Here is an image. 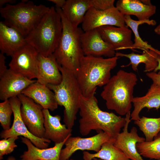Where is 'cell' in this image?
<instances>
[{
	"mask_svg": "<svg viewBox=\"0 0 160 160\" xmlns=\"http://www.w3.org/2000/svg\"><path fill=\"white\" fill-rule=\"evenodd\" d=\"M79 111V129L82 136L95 130L98 133L103 131L115 138L126 122L125 117L101 110L95 94L88 97L81 95Z\"/></svg>",
	"mask_w": 160,
	"mask_h": 160,
	"instance_id": "1",
	"label": "cell"
},
{
	"mask_svg": "<svg viewBox=\"0 0 160 160\" xmlns=\"http://www.w3.org/2000/svg\"><path fill=\"white\" fill-rule=\"evenodd\" d=\"M119 57H83L76 76L83 96L88 97L95 94L98 87L107 83L111 77V71L116 66Z\"/></svg>",
	"mask_w": 160,
	"mask_h": 160,
	"instance_id": "2",
	"label": "cell"
},
{
	"mask_svg": "<svg viewBox=\"0 0 160 160\" xmlns=\"http://www.w3.org/2000/svg\"><path fill=\"white\" fill-rule=\"evenodd\" d=\"M137 80L135 74L122 70L111 77L100 94L107 108L121 116L131 112L134 89Z\"/></svg>",
	"mask_w": 160,
	"mask_h": 160,
	"instance_id": "3",
	"label": "cell"
},
{
	"mask_svg": "<svg viewBox=\"0 0 160 160\" xmlns=\"http://www.w3.org/2000/svg\"><path fill=\"white\" fill-rule=\"evenodd\" d=\"M55 8L61 19L63 31L59 44L52 55L59 65L70 71L76 76L84 56L81 41V35L84 31L70 23L61 8Z\"/></svg>",
	"mask_w": 160,
	"mask_h": 160,
	"instance_id": "4",
	"label": "cell"
},
{
	"mask_svg": "<svg viewBox=\"0 0 160 160\" xmlns=\"http://www.w3.org/2000/svg\"><path fill=\"white\" fill-rule=\"evenodd\" d=\"M62 31L60 15L55 8L52 6L25 38L27 43L35 48L39 54L48 57L57 48Z\"/></svg>",
	"mask_w": 160,
	"mask_h": 160,
	"instance_id": "5",
	"label": "cell"
},
{
	"mask_svg": "<svg viewBox=\"0 0 160 160\" xmlns=\"http://www.w3.org/2000/svg\"><path fill=\"white\" fill-rule=\"evenodd\" d=\"M62 79L58 84L46 86L54 93L58 105L64 108L63 121L67 127L72 129L79 110L81 91L75 74L58 65Z\"/></svg>",
	"mask_w": 160,
	"mask_h": 160,
	"instance_id": "6",
	"label": "cell"
},
{
	"mask_svg": "<svg viewBox=\"0 0 160 160\" xmlns=\"http://www.w3.org/2000/svg\"><path fill=\"white\" fill-rule=\"evenodd\" d=\"M49 9L45 5H36L28 1L15 4H6L0 8V13L6 24L18 31L25 38Z\"/></svg>",
	"mask_w": 160,
	"mask_h": 160,
	"instance_id": "7",
	"label": "cell"
},
{
	"mask_svg": "<svg viewBox=\"0 0 160 160\" xmlns=\"http://www.w3.org/2000/svg\"><path fill=\"white\" fill-rule=\"evenodd\" d=\"M39 53L27 43L16 51L12 57L9 68L30 79H38V58Z\"/></svg>",
	"mask_w": 160,
	"mask_h": 160,
	"instance_id": "8",
	"label": "cell"
},
{
	"mask_svg": "<svg viewBox=\"0 0 160 160\" xmlns=\"http://www.w3.org/2000/svg\"><path fill=\"white\" fill-rule=\"evenodd\" d=\"M9 100L13 110V122L9 129L4 130L1 132V137L7 139L11 137L22 136L29 140L38 148L41 149L47 148L51 140L34 136L29 131L23 121L21 114V103L19 98L17 97H15Z\"/></svg>",
	"mask_w": 160,
	"mask_h": 160,
	"instance_id": "9",
	"label": "cell"
},
{
	"mask_svg": "<svg viewBox=\"0 0 160 160\" xmlns=\"http://www.w3.org/2000/svg\"><path fill=\"white\" fill-rule=\"evenodd\" d=\"M17 97L21 103L20 111L22 119L28 130L34 136L44 138L45 129L43 108L22 93Z\"/></svg>",
	"mask_w": 160,
	"mask_h": 160,
	"instance_id": "10",
	"label": "cell"
},
{
	"mask_svg": "<svg viewBox=\"0 0 160 160\" xmlns=\"http://www.w3.org/2000/svg\"><path fill=\"white\" fill-rule=\"evenodd\" d=\"M106 25L127 27L125 22L124 15L116 7L103 11L98 10L92 7L86 12L81 27L85 32Z\"/></svg>",
	"mask_w": 160,
	"mask_h": 160,
	"instance_id": "11",
	"label": "cell"
},
{
	"mask_svg": "<svg viewBox=\"0 0 160 160\" xmlns=\"http://www.w3.org/2000/svg\"><path fill=\"white\" fill-rule=\"evenodd\" d=\"M115 139L103 131L88 138L70 136L65 142V147L61 150L60 160H68L75 152L78 150L93 151L98 152L104 143L114 141Z\"/></svg>",
	"mask_w": 160,
	"mask_h": 160,
	"instance_id": "12",
	"label": "cell"
},
{
	"mask_svg": "<svg viewBox=\"0 0 160 160\" xmlns=\"http://www.w3.org/2000/svg\"><path fill=\"white\" fill-rule=\"evenodd\" d=\"M131 112L126 115V122L123 131L115 138L114 145L121 151L131 160H145L138 152L136 145L138 143L145 141V138L140 137L136 128L133 127L130 132L128 131L129 124L131 121Z\"/></svg>",
	"mask_w": 160,
	"mask_h": 160,
	"instance_id": "13",
	"label": "cell"
},
{
	"mask_svg": "<svg viewBox=\"0 0 160 160\" xmlns=\"http://www.w3.org/2000/svg\"><path fill=\"white\" fill-rule=\"evenodd\" d=\"M84 55L95 57H114L116 51L101 38L96 28L84 32L81 36Z\"/></svg>",
	"mask_w": 160,
	"mask_h": 160,
	"instance_id": "14",
	"label": "cell"
},
{
	"mask_svg": "<svg viewBox=\"0 0 160 160\" xmlns=\"http://www.w3.org/2000/svg\"><path fill=\"white\" fill-rule=\"evenodd\" d=\"M0 99L4 101L17 96L37 80L30 79L9 68L0 77Z\"/></svg>",
	"mask_w": 160,
	"mask_h": 160,
	"instance_id": "15",
	"label": "cell"
},
{
	"mask_svg": "<svg viewBox=\"0 0 160 160\" xmlns=\"http://www.w3.org/2000/svg\"><path fill=\"white\" fill-rule=\"evenodd\" d=\"M103 40L115 51L132 49V31L128 27L106 25L96 28Z\"/></svg>",
	"mask_w": 160,
	"mask_h": 160,
	"instance_id": "16",
	"label": "cell"
},
{
	"mask_svg": "<svg viewBox=\"0 0 160 160\" xmlns=\"http://www.w3.org/2000/svg\"><path fill=\"white\" fill-rule=\"evenodd\" d=\"M43 111L44 119V138L55 143L62 142L71 136L72 129L68 128L65 124H61L60 116H52L47 109H43Z\"/></svg>",
	"mask_w": 160,
	"mask_h": 160,
	"instance_id": "17",
	"label": "cell"
},
{
	"mask_svg": "<svg viewBox=\"0 0 160 160\" xmlns=\"http://www.w3.org/2000/svg\"><path fill=\"white\" fill-rule=\"evenodd\" d=\"M27 43L18 31L0 22V50L1 53L12 57L18 50Z\"/></svg>",
	"mask_w": 160,
	"mask_h": 160,
	"instance_id": "18",
	"label": "cell"
},
{
	"mask_svg": "<svg viewBox=\"0 0 160 160\" xmlns=\"http://www.w3.org/2000/svg\"><path fill=\"white\" fill-rule=\"evenodd\" d=\"M38 67L39 76L37 81L46 85H56L60 83L62 75L58 64L52 55L45 57L39 54Z\"/></svg>",
	"mask_w": 160,
	"mask_h": 160,
	"instance_id": "19",
	"label": "cell"
},
{
	"mask_svg": "<svg viewBox=\"0 0 160 160\" xmlns=\"http://www.w3.org/2000/svg\"><path fill=\"white\" fill-rule=\"evenodd\" d=\"M21 93L32 99L43 109L53 111L57 108L53 92L46 85L37 81L28 86Z\"/></svg>",
	"mask_w": 160,
	"mask_h": 160,
	"instance_id": "20",
	"label": "cell"
},
{
	"mask_svg": "<svg viewBox=\"0 0 160 160\" xmlns=\"http://www.w3.org/2000/svg\"><path fill=\"white\" fill-rule=\"evenodd\" d=\"M68 138L62 142L55 143L52 147L41 149L35 146L28 139L22 137V142L26 145L28 149L20 157L22 160H60L61 150Z\"/></svg>",
	"mask_w": 160,
	"mask_h": 160,
	"instance_id": "21",
	"label": "cell"
},
{
	"mask_svg": "<svg viewBox=\"0 0 160 160\" xmlns=\"http://www.w3.org/2000/svg\"><path fill=\"white\" fill-rule=\"evenodd\" d=\"M116 7L124 15H134L139 20L149 19L156 9L155 6L145 5L139 0H119Z\"/></svg>",
	"mask_w": 160,
	"mask_h": 160,
	"instance_id": "22",
	"label": "cell"
},
{
	"mask_svg": "<svg viewBox=\"0 0 160 160\" xmlns=\"http://www.w3.org/2000/svg\"><path fill=\"white\" fill-rule=\"evenodd\" d=\"M132 103L134 109L131 113L130 119L134 121L140 118V113L144 108L158 110L160 108V88L152 83L145 95L134 97Z\"/></svg>",
	"mask_w": 160,
	"mask_h": 160,
	"instance_id": "23",
	"label": "cell"
},
{
	"mask_svg": "<svg viewBox=\"0 0 160 160\" xmlns=\"http://www.w3.org/2000/svg\"><path fill=\"white\" fill-rule=\"evenodd\" d=\"M124 57L128 58L130 62L127 65L122 66L125 67L131 65L132 68L134 71L137 70L139 65L141 63L145 64L144 72L148 73L152 71L155 70L158 64V60L160 58V50L150 49L143 52L142 54H139L132 52L129 54H124L116 52L115 56Z\"/></svg>",
	"mask_w": 160,
	"mask_h": 160,
	"instance_id": "24",
	"label": "cell"
},
{
	"mask_svg": "<svg viewBox=\"0 0 160 160\" xmlns=\"http://www.w3.org/2000/svg\"><path fill=\"white\" fill-rule=\"evenodd\" d=\"M92 7L91 0H67L62 9L70 23L78 27L82 23L86 12Z\"/></svg>",
	"mask_w": 160,
	"mask_h": 160,
	"instance_id": "25",
	"label": "cell"
},
{
	"mask_svg": "<svg viewBox=\"0 0 160 160\" xmlns=\"http://www.w3.org/2000/svg\"><path fill=\"white\" fill-rule=\"evenodd\" d=\"M114 140L104 143L100 151L96 153H92L88 151H84L83 160H92L96 158L103 160H130L123 152L114 145Z\"/></svg>",
	"mask_w": 160,
	"mask_h": 160,
	"instance_id": "26",
	"label": "cell"
},
{
	"mask_svg": "<svg viewBox=\"0 0 160 160\" xmlns=\"http://www.w3.org/2000/svg\"><path fill=\"white\" fill-rule=\"evenodd\" d=\"M124 19L126 25L130 28L134 35V43L132 47V50L138 49L142 50L143 52H145L150 49H156L141 39L138 31L139 26L143 24H147L152 26L155 25L156 24L155 20L150 19L135 20L132 19L131 16L129 15H124Z\"/></svg>",
	"mask_w": 160,
	"mask_h": 160,
	"instance_id": "27",
	"label": "cell"
},
{
	"mask_svg": "<svg viewBox=\"0 0 160 160\" xmlns=\"http://www.w3.org/2000/svg\"><path fill=\"white\" fill-rule=\"evenodd\" d=\"M134 123L143 132L146 141H152L160 132V117L153 118L143 116L134 121Z\"/></svg>",
	"mask_w": 160,
	"mask_h": 160,
	"instance_id": "28",
	"label": "cell"
},
{
	"mask_svg": "<svg viewBox=\"0 0 160 160\" xmlns=\"http://www.w3.org/2000/svg\"><path fill=\"white\" fill-rule=\"evenodd\" d=\"M136 148L141 156L160 160V132L152 141H145L137 143Z\"/></svg>",
	"mask_w": 160,
	"mask_h": 160,
	"instance_id": "29",
	"label": "cell"
},
{
	"mask_svg": "<svg viewBox=\"0 0 160 160\" xmlns=\"http://www.w3.org/2000/svg\"><path fill=\"white\" fill-rule=\"evenodd\" d=\"M13 113L9 100L0 103V123L4 130L10 128L11 116Z\"/></svg>",
	"mask_w": 160,
	"mask_h": 160,
	"instance_id": "30",
	"label": "cell"
},
{
	"mask_svg": "<svg viewBox=\"0 0 160 160\" xmlns=\"http://www.w3.org/2000/svg\"><path fill=\"white\" fill-rule=\"evenodd\" d=\"M18 138V137L4 138L0 141V159L3 158V156L12 153L17 147L15 141Z\"/></svg>",
	"mask_w": 160,
	"mask_h": 160,
	"instance_id": "31",
	"label": "cell"
},
{
	"mask_svg": "<svg viewBox=\"0 0 160 160\" xmlns=\"http://www.w3.org/2000/svg\"><path fill=\"white\" fill-rule=\"evenodd\" d=\"M92 7L96 10L103 11L115 7L114 0H91Z\"/></svg>",
	"mask_w": 160,
	"mask_h": 160,
	"instance_id": "32",
	"label": "cell"
},
{
	"mask_svg": "<svg viewBox=\"0 0 160 160\" xmlns=\"http://www.w3.org/2000/svg\"><path fill=\"white\" fill-rule=\"evenodd\" d=\"M146 76L153 81V84L160 88V74L152 71L146 73Z\"/></svg>",
	"mask_w": 160,
	"mask_h": 160,
	"instance_id": "33",
	"label": "cell"
},
{
	"mask_svg": "<svg viewBox=\"0 0 160 160\" xmlns=\"http://www.w3.org/2000/svg\"><path fill=\"white\" fill-rule=\"evenodd\" d=\"M6 57L4 54L0 53V77L5 73L7 70V67L5 65Z\"/></svg>",
	"mask_w": 160,
	"mask_h": 160,
	"instance_id": "34",
	"label": "cell"
},
{
	"mask_svg": "<svg viewBox=\"0 0 160 160\" xmlns=\"http://www.w3.org/2000/svg\"><path fill=\"white\" fill-rule=\"evenodd\" d=\"M55 4V7L62 8L65 5L66 1L65 0H49Z\"/></svg>",
	"mask_w": 160,
	"mask_h": 160,
	"instance_id": "35",
	"label": "cell"
},
{
	"mask_svg": "<svg viewBox=\"0 0 160 160\" xmlns=\"http://www.w3.org/2000/svg\"><path fill=\"white\" fill-rule=\"evenodd\" d=\"M16 0H0V8L3 7V6L4 4H12L15 3Z\"/></svg>",
	"mask_w": 160,
	"mask_h": 160,
	"instance_id": "36",
	"label": "cell"
},
{
	"mask_svg": "<svg viewBox=\"0 0 160 160\" xmlns=\"http://www.w3.org/2000/svg\"><path fill=\"white\" fill-rule=\"evenodd\" d=\"M158 65L153 71L155 72H156L158 71H159L158 73L160 74V58L158 60Z\"/></svg>",
	"mask_w": 160,
	"mask_h": 160,
	"instance_id": "37",
	"label": "cell"
},
{
	"mask_svg": "<svg viewBox=\"0 0 160 160\" xmlns=\"http://www.w3.org/2000/svg\"><path fill=\"white\" fill-rule=\"evenodd\" d=\"M154 31L156 34L160 36V23L154 28Z\"/></svg>",
	"mask_w": 160,
	"mask_h": 160,
	"instance_id": "38",
	"label": "cell"
},
{
	"mask_svg": "<svg viewBox=\"0 0 160 160\" xmlns=\"http://www.w3.org/2000/svg\"><path fill=\"white\" fill-rule=\"evenodd\" d=\"M141 1L144 4L148 5H152L150 0H141Z\"/></svg>",
	"mask_w": 160,
	"mask_h": 160,
	"instance_id": "39",
	"label": "cell"
},
{
	"mask_svg": "<svg viewBox=\"0 0 160 160\" xmlns=\"http://www.w3.org/2000/svg\"><path fill=\"white\" fill-rule=\"evenodd\" d=\"M7 160H17L14 157L12 156L9 157Z\"/></svg>",
	"mask_w": 160,
	"mask_h": 160,
	"instance_id": "40",
	"label": "cell"
},
{
	"mask_svg": "<svg viewBox=\"0 0 160 160\" xmlns=\"http://www.w3.org/2000/svg\"><path fill=\"white\" fill-rule=\"evenodd\" d=\"M92 160H103L101 159L96 158H94Z\"/></svg>",
	"mask_w": 160,
	"mask_h": 160,
	"instance_id": "41",
	"label": "cell"
},
{
	"mask_svg": "<svg viewBox=\"0 0 160 160\" xmlns=\"http://www.w3.org/2000/svg\"></svg>",
	"mask_w": 160,
	"mask_h": 160,
	"instance_id": "42",
	"label": "cell"
}]
</instances>
